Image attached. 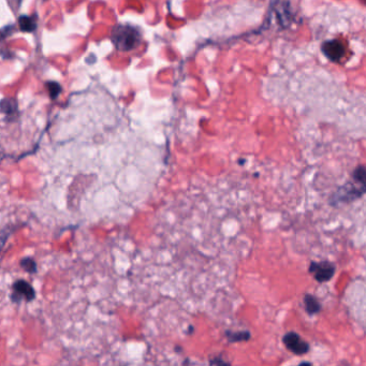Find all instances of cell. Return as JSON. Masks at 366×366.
Here are the masks:
<instances>
[{
    "mask_svg": "<svg viewBox=\"0 0 366 366\" xmlns=\"http://www.w3.org/2000/svg\"><path fill=\"white\" fill-rule=\"evenodd\" d=\"M21 267L28 273H36L37 272V263L31 258H24L21 260Z\"/></svg>",
    "mask_w": 366,
    "mask_h": 366,
    "instance_id": "obj_11",
    "label": "cell"
},
{
    "mask_svg": "<svg viewBox=\"0 0 366 366\" xmlns=\"http://www.w3.org/2000/svg\"><path fill=\"white\" fill-rule=\"evenodd\" d=\"M303 302H304V306H305V311L307 312L308 315H316L319 314L322 309V306H321L320 302L316 296L311 294V293H306L303 298Z\"/></svg>",
    "mask_w": 366,
    "mask_h": 366,
    "instance_id": "obj_8",
    "label": "cell"
},
{
    "mask_svg": "<svg viewBox=\"0 0 366 366\" xmlns=\"http://www.w3.org/2000/svg\"><path fill=\"white\" fill-rule=\"evenodd\" d=\"M298 366H313V364L311 362H302Z\"/></svg>",
    "mask_w": 366,
    "mask_h": 366,
    "instance_id": "obj_15",
    "label": "cell"
},
{
    "mask_svg": "<svg viewBox=\"0 0 366 366\" xmlns=\"http://www.w3.org/2000/svg\"><path fill=\"white\" fill-rule=\"evenodd\" d=\"M0 108H1L3 113L11 114V113H14L16 111V104L13 100L4 99L1 101V103H0Z\"/></svg>",
    "mask_w": 366,
    "mask_h": 366,
    "instance_id": "obj_13",
    "label": "cell"
},
{
    "mask_svg": "<svg viewBox=\"0 0 366 366\" xmlns=\"http://www.w3.org/2000/svg\"><path fill=\"white\" fill-rule=\"evenodd\" d=\"M208 366H231L229 362H227L222 357H215L211 359L210 365Z\"/></svg>",
    "mask_w": 366,
    "mask_h": 366,
    "instance_id": "obj_14",
    "label": "cell"
},
{
    "mask_svg": "<svg viewBox=\"0 0 366 366\" xmlns=\"http://www.w3.org/2000/svg\"><path fill=\"white\" fill-rule=\"evenodd\" d=\"M335 271L336 268L334 263L327 260L312 261L308 268V272L313 275L315 280L321 283L330 281L335 274Z\"/></svg>",
    "mask_w": 366,
    "mask_h": 366,
    "instance_id": "obj_3",
    "label": "cell"
},
{
    "mask_svg": "<svg viewBox=\"0 0 366 366\" xmlns=\"http://www.w3.org/2000/svg\"><path fill=\"white\" fill-rule=\"evenodd\" d=\"M36 298V291L30 283L25 280H16L12 286L11 299L13 302H21L25 300L27 302L33 301Z\"/></svg>",
    "mask_w": 366,
    "mask_h": 366,
    "instance_id": "obj_6",
    "label": "cell"
},
{
    "mask_svg": "<svg viewBox=\"0 0 366 366\" xmlns=\"http://www.w3.org/2000/svg\"><path fill=\"white\" fill-rule=\"evenodd\" d=\"M111 38L114 46L122 52H130L142 42L141 31L136 26L127 24L116 25L112 30Z\"/></svg>",
    "mask_w": 366,
    "mask_h": 366,
    "instance_id": "obj_2",
    "label": "cell"
},
{
    "mask_svg": "<svg viewBox=\"0 0 366 366\" xmlns=\"http://www.w3.org/2000/svg\"><path fill=\"white\" fill-rule=\"evenodd\" d=\"M282 343L290 352L296 356H304L309 351V344L293 331L283 335Z\"/></svg>",
    "mask_w": 366,
    "mask_h": 366,
    "instance_id": "obj_4",
    "label": "cell"
},
{
    "mask_svg": "<svg viewBox=\"0 0 366 366\" xmlns=\"http://www.w3.org/2000/svg\"><path fill=\"white\" fill-rule=\"evenodd\" d=\"M277 4L279 5V8H273L275 14H276L277 22H278L279 26L288 27L293 21V13L291 11V8H290L291 3L283 1V2H277Z\"/></svg>",
    "mask_w": 366,
    "mask_h": 366,
    "instance_id": "obj_7",
    "label": "cell"
},
{
    "mask_svg": "<svg viewBox=\"0 0 366 366\" xmlns=\"http://www.w3.org/2000/svg\"><path fill=\"white\" fill-rule=\"evenodd\" d=\"M365 192V168L358 166L352 172L351 181H348L345 185L338 188V190L332 195L331 203L338 205L343 203H350L359 198H361Z\"/></svg>",
    "mask_w": 366,
    "mask_h": 366,
    "instance_id": "obj_1",
    "label": "cell"
},
{
    "mask_svg": "<svg viewBox=\"0 0 366 366\" xmlns=\"http://www.w3.org/2000/svg\"><path fill=\"white\" fill-rule=\"evenodd\" d=\"M321 50L329 60L339 62L346 55V46L338 39H331L321 44Z\"/></svg>",
    "mask_w": 366,
    "mask_h": 366,
    "instance_id": "obj_5",
    "label": "cell"
},
{
    "mask_svg": "<svg viewBox=\"0 0 366 366\" xmlns=\"http://www.w3.org/2000/svg\"><path fill=\"white\" fill-rule=\"evenodd\" d=\"M18 24H20L21 30L25 31V33H33L37 28L36 18L27 15H22L18 18Z\"/></svg>",
    "mask_w": 366,
    "mask_h": 366,
    "instance_id": "obj_10",
    "label": "cell"
},
{
    "mask_svg": "<svg viewBox=\"0 0 366 366\" xmlns=\"http://www.w3.org/2000/svg\"><path fill=\"white\" fill-rule=\"evenodd\" d=\"M46 88L49 92V96L52 99H56L61 92V86L57 83V82H47Z\"/></svg>",
    "mask_w": 366,
    "mask_h": 366,
    "instance_id": "obj_12",
    "label": "cell"
},
{
    "mask_svg": "<svg viewBox=\"0 0 366 366\" xmlns=\"http://www.w3.org/2000/svg\"><path fill=\"white\" fill-rule=\"evenodd\" d=\"M226 337L229 343H242L250 339L251 334L248 331H226Z\"/></svg>",
    "mask_w": 366,
    "mask_h": 366,
    "instance_id": "obj_9",
    "label": "cell"
}]
</instances>
